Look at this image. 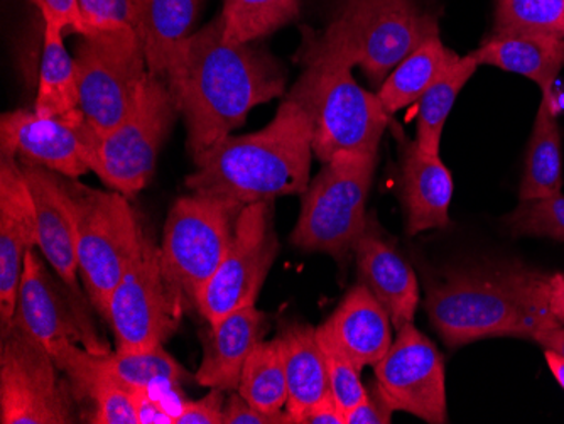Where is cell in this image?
Returning <instances> with one entry per match:
<instances>
[{
  "mask_svg": "<svg viewBox=\"0 0 564 424\" xmlns=\"http://www.w3.org/2000/svg\"><path fill=\"white\" fill-rule=\"evenodd\" d=\"M185 117L193 160L246 122L253 107L281 97L286 69L252 43L225 37L224 18L195 31L166 77Z\"/></svg>",
  "mask_w": 564,
  "mask_h": 424,
  "instance_id": "obj_1",
  "label": "cell"
},
{
  "mask_svg": "<svg viewBox=\"0 0 564 424\" xmlns=\"http://www.w3.org/2000/svg\"><path fill=\"white\" fill-rule=\"evenodd\" d=\"M312 154V117L288 95L264 129L227 135L196 157V171L186 178V188L242 207L303 195L310 185Z\"/></svg>",
  "mask_w": 564,
  "mask_h": 424,
  "instance_id": "obj_2",
  "label": "cell"
},
{
  "mask_svg": "<svg viewBox=\"0 0 564 424\" xmlns=\"http://www.w3.org/2000/svg\"><path fill=\"white\" fill-rule=\"evenodd\" d=\"M426 312L448 347L484 338L532 340L556 322L547 302V276L519 262L471 268L427 287Z\"/></svg>",
  "mask_w": 564,
  "mask_h": 424,
  "instance_id": "obj_3",
  "label": "cell"
},
{
  "mask_svg": "<svg viewBox=\"0 0 564 424\" xmlns=\"http://www.w3.org/2000/svg\"><path fill=\"white\" fill-rule=\"evenodd\" d=\"M303 75L290 91L313 122V154L323 164L338 153H372L389 126L377 94L360 87L340 53L304 33L300 53Z\"/></svg>",
  "mask_w": 564,
  "mask_h": 424,
  "instance_id": "obj_4",
  "label": "cell"
},
{
  "mask_svg": "<svg viewBox=\"0 0 564 424\" xmlns=\"http://www.w3.org/2000/svg\"><path fill=\"white\" fill-rule=\"evenodd\" d=\"M436 34L438 19L417 0H340L326 30L313 36L380 88L405 56Z\"/></svg>",
  "mask_w": 564,
  "mask_h": 424,
  "instance_id": "obj_5",
  "label": "cell"
},
{
  "mask_svg": "<svg viewBox=\"0 0 564 424\" xmlns=\"http://www.w3.org/2000/svg\"><path fill=\"white\" fill-rule=\"evenodd\" d=\"M63 189L75 224L76 258L94 308L107 316L110 296L141 246L144 229L131 198L101 192L62 174Z\"/></svg>",
  "mask_w": 564,
  "mask_h": 424,
  "instance_id": "obj_6",
  "label": "cell"
},
{
  "mask_svg": "<svg viewBox=\"0 0 564 424\" xmlns=\"http://www.w3.org/2000/svg\"><path fill=\"white\" fill-rule=\"evenodd\" d=\"M377 166L372 153H338L303 193L291 242L301 251L335 259L355 251L367 226L366 204Z\"/></svg>",
  "mask_w": 564,
  "mask_h": 424,
  "instance_id": "obj_7",
  "label": "cell"
},
{
  "mask_svg": "<svg viewBox=\"0 0 564 424\" xmlns=\"http://www.w3.org/2000/svg\"><path fill=\"white\" fill-rule=\"evenodd\" d=\"M177 112L167 81L148 73L129 113L95 142L90 171L113 192L134 198L151 182Z\"/></svg>",
  "mask_w": 564,
  "mask_h": 424,
  "instance_id": "obj_8",
  "label": "cell"
},
{
  "mask_svg": "<svg viewBox=\"0 0 564 424\" xmlns=\"http://www.w3.org/2000/svg\"><path fill=\"white\" fill-rule=\"evenodd\" d=\"M242 205L218 196H183L174 202L164 226L161 259L174 286L189 306L199 296L232 243Z\"/></svg>",
  "mask_w": 564,
  "mask_h": 424,
  "instance_id": "obj_9",
  "label": "cell"
},
{
  "mask_svg": "<svg viewBox=\"0 0 564 424\" xmlns=\"http://www.w3.org/2000/svg\"><path fill=\"white\" fill-rule=\"evenodd\" d=\"M73 59L80 110L98 141L134 106L149 73L144 43L134 31L87 34L76 44Z\"/></svg>",
  "mask_w": 564,
  "mask_h": 424,
  "instance_id": "obj_10",
  "label": "cell"
},
{
  "mask_svg": "<svg viewBox=\"0 0 564 424\" xmlns=\"http://www.w3.org/2000/svg\"><path fill=\"white\" fill-rule=\"evenodd\" d=\"M186 306V297L164 271L161 247L144 232L107 308L117 352L161 347L180 327Z\"/></svg>",
  "mask_w": 564,
  "mask_h": 424,
  "instance_id": "obj_11",
  "label": "cell"
},
{
  "mask_svg": "<svg viewBox=\"0 0 564 424\" xmlns=\"http://www.w3.org/2000/svg\"><path fill=\"white\" fill-rule=\"evenodd\" d=\"M43 345L14 328L0 341V423H76L69 381Z\"/></svg>",
  "mask_w": 564,
  "mask_h": 424,
  "instance_id": "obj_12",
  "label": "cell"
},
{
  "mask_svg": "<svg viewBox=\"0 0 564 424\" xmlns=\"http://www.w3.org/2000/svg\"><path fill=\"white\" fill-rule=\"evenodd\" d=\"M279 252L271 202H256L240 211L227 254L199 296L198 312L208 323L256 305Z\"/></svg>",
  "mask_w": 564,
  "mask_h": 424,
  "instance_id": "obj_13",
  "label": "cell"
},
{
  "mask_svg": "<svg viewBox=\"0 0 564 424\" xmlns=\"http://www.w3.org/2000/svg\"><path fill=\"white\" fill-rule=\"evenodd\" d=\"M8 328L43 345L50 354L65 344L80 345L95 356L110 354L109 345L95 331L82 300L63 281L58 283L51 276L34 249L25 256L18 306Z\"/></svg>",
  "mask_w": 564,
  "mask_h": 424,
  "instance_id": "obj_14",
  "label": "cell"
},
{
  "mask_svg": "<svg viewBox=\"0 0 564 424\" xmlns=\"http://www.w3.org/2000/svg\"><path fill=\"white\" fill-rule=\"evenodd\" d=\"M376 385L394 411L431 424L448 421L445 363L438 348L413 323L399 328L389 352L373 366Z\"/></svg>",
  "mask_w": 564,
  "mask_h": 424,
  "instance_id": "obj_15",
  "label": "cell"
},
{
  "mask_svg": "<svg viewBox=\"0 0 564 424\" xmlns=\"http://www.w3.org/2000/svg\"><path fill=\"white\" fill-rule=\"evenodd\" d=\"M95 135L87 126H75L58 117L15 110L0 119V154H11L22 163L80 178L90 171Z\"/></svg>",
  "mask_w": 564,
  "mask_h": 424,
  "instance_id": "obj_16",
  "label": "cell"
},
{
  "mask_svg": "<svg viewBox=\"0 0 564 424\" xmlns=\"http://www.w3.org/2000/svg\"><path fill=\"white\" fill-rule=\"evenodd\" d=\"M37 246V217L21 163L0 154V331L15 315L28 252Z\"/></svg>",
  "mask_w": 564,
  "mask_h": 424,
  "instance_id": "obj_17",
  "label": "cell"
},
{
  "mask_svg": "<svg viewBox=\"0 0 564 424\" xmlns=\"http://www.w3.org/2000/svg\"><path fill=\"white\" fill-rule=\"evenodd\" d=\"M21 163L25 182L30 185L37 217V247L44 259L55 269L59 281L82 300L78 286L75 224L63 189L62 174L40 164Z\"/></svg>",
  "mask_w": 564,
  "mask_h": 424,
  "instance_id": "obj_18",
  "label": "cell"
},
{
  "mask_svg": "<svg viewBox=\"0 0 564 424\" xmlns=\"http://www.w3.org/2000/svg\"><path fill=\"white\" fill-rule=\"evenodd\" d=\"M355 256L360 281L382 303L395 330L413 323L420 303L416 274L395 247L383 239L373 218H367Z\"/></svg>",
  "mask_w": 564,
  "mask_h": 424,
  "instance_id": "obj_19",
  "label": "cell"
},
{
  "mask_svg": "<svg viewBox=\"0 0 564 424\" xmlns=\"http://www.w3.org/2000/svg\"><path fill=\"white\" fill-rule=\"evenodd\" d=\"M51 356L72 384L76 403L94 404L90 423L139 424L131 385L117 378L101 356L75 344L59 345Z\"/></svg>",
  "mask_w": 564,
  "mask_h": 424,
  "instance_id": "obj_20",
  "label": "cell"
},
{
  "mask_svg": "<svg viewBox=\"0 0 564 424\" xmlns=\"http://www.w3.org/2000/svg\"><path fill=\"white\" fill-rule=\"evenodd\" d=\"M268 331V316L256 305L237 309L212 325L196 382L203 388L237 391L247 357Z\"/></svg>",
  "mask_w": 564,
  "mask_h": 424,
  "instance_id": "obj_21",
  "label": "cell"
},
{
  "mask_svg": "<svg viewBox=\"0 0 564 424\" xmlns=\"http://www.w3.org/2000/svg\"><path fill=\"white\" fill-rule=\"evenodd\" d=\"M391 316L366 284H358L318 327L350 357L357 369L376 366L392 345Z\"/></svg>",
  "mask_w": 564,
  "mask_h": 424,
  "instance_id": "obj_22",
  "label": "cell"
},
{
  "mask_svg": "<svg viewBox=\"0 0 564 424\" xmlns=\"http://www.w3.org/2000/svg\"><path fill=\"white\" fill-rule=\"evenodd\" d=\"M402 198L411 236L449 226L452 173L440 154L423 153L416 139L402 149Z\"/></svg>",
  "mask_w": 564,
  "mask_h": 424,
  "instance_id": "obj_23",
  "label": "cell"
},
{
  "mask_svg": "<svg viewBox=\"0 0 564 424\" xmlns=\"http://www.w3.org/2000/svg\"><path fill=\"white\" fill-rule=\"evenodd\" d=\"M478 66H497L518 73L540 85L541 91L553 90L554 80L564 66V37L550 34H492L470 53Z\"/></svg>",
  "mask_w": 564,
  "mask_h": 424,
  "instance_id": "obj_24",
  "label": "cell"
},
{
  "mask_svg": "<svg viewBox=\"0 0 564 424\" xmlns=\"http://www.w3.org/2000/svg\"><path fill=\"white\" fill-rule=\"evenodd\" d=\"M286 366V411L293 423L312 410L329 391L328 370L323 356L318 331L312 325L293 323L278 335Z\"/></svg>",
  "mask_w": 564,
  "mask_h": 424,
  "instance_id": "obj_25",
  "label": "cell"
},
{
  "mask_svg": "<svg viewBox=\"0 0 564 424\" xmlns=\"http://www.w3.org/2000/svg\"><path fill=\"white\" fill-rule=\"evenodd\" d=\"M34 112L41 117H58L75 126H87L78 102L75 59L65 46V31L50 22H43V53Z\"/></svg>",
  "mask_w": 564,
  "mask_h": 424,
  "instance_id": "obj_26",
  "label": "cell"
},
{
  "mask_svg": "<svg viewBox=\"0 0 564 424\" xmlns=\"http://www.w3.org/2000/svg\"><path fill=\"white\" fill-rule=\"evenodd\" d=\"M203 0H142V43L149 73L166 80L167 72L195 31Z\"/></svg>",
  "mask_w": 564,
  "mask_h": 424,
  "instance_id": "obj_27",
  "label": "cell"
},
{
  "mask_svg": "<svg viewBox=\"0 0 564 424\" xmlns=\"http://www.w3.org/2000/svg\"><path fill=\"white\" fill-rule=\"evenodd\" d=\"M563 189V139L553 107V90L543 91L535 116L522 174L521 199L561 195Z\"/></svg>",
  "mask_w": 564,
  "mask_h": 424,
  "instance_id": "obj_28",
  "label": "cell"
},
{
  "mask_svg": "<svg viewBox=\"0 0 564 424\" xmlns=\"http://www.w3.org/2000/svg\"><path fill=\"white\" fill-rule=\"evenodd\" d=\"M462 56L443 44L442 36H431L405 56L394 72L380 85L377 97L389 116L417 102L440 75Z\"/></svg>",
  "mask_w": 564,
  "mask_h": 424,
  "instance_id": "obj_29",
  "label": "cell"
},
{
  "mask_svg": "<svg viewBox=\"0 0 564 424\" xmlns=\"http://www.w3.org/2000/svg\"><path fill=\"white\" fill-rule=\"evenodd\" d=\"M477 59L471 55L462 56L455 65L440 75L426 94L417 100L416 142L426 154H440L443 129L455 106L459 91L477 72Z\"/></svg>",
  "mask_w": 564,
  "mask_h": 424,
  "instance_id": "obj_30",
  "label": "cell"
},
{
  "mask_svg": "<svg viewBox=\"0 0 564 424\" xmlns=\"http://www.w3.org/2000/svg\"><path fill=\"white\" fill-rule=\"evenodd\" d=\"M237 392L264 413H281L286 407V366L279 337L256 345L247 357Z\"/></svg>",
  "mask_w": 564,
  "mask_h": 424,
  "instance_id": "obj_31",
  "label": "cell"
},
{
  "mask_svg": "<svg viewBox=\"0 0 564 424\" xmlns=\"http://www.w3.org/2000/svg\"><path fill=\"white\" fill-rule=\"evenodd\" d=\"M301 0H225V37L256 43L300 18Z\"/></svg>",
  "mask_w": 564,
  "mask_h": 424,
  "instance_id": "obj_32",
  "label": "cell"
},
{
  "mask_svg": "<svg viewBox=\"0 0 564 424\" xmlns=\"http://www.w3.org/2000/svg\"><path fill=\"white\" fill-rule=\"evenodd\" d=\"M101 359L126 384L149 391L160 385L174 388L188 379L186 370L164 350L163 345L142 352L107 354Z\"/></svg>",
  "mask_w": 564,
  "mask_h": 424,
  "instance_id": "obj_33",
  "label": "cell"
},
{
  "mask_svg": "<svg viewBox=\"0 0 564 424\" xmlns=\"http://www.w3.org/2000/svg\"><path fill=\"white\" fill-rule=\"evenodd\" d=\"M564 37V0H497L494 34Z\"/></svg>",
  "mask_w": 564,
  "mask_h": 424,
  "instance_id": "obj_34",
  "label": "cell"
},
{
  "mask_svg": "<svg viewBox=\"0 0 564 424\" xmlns=\"http://www.w3.org/2000/svg\"><path fill=\"white\" fill-rule=\"evenodd\" d=\"M514 237H546L564 242V196L521 199L512 214L503 218Z\"/></svg>",
  "mask_w": 564,
  "mask_h": 424,
  "instance_id": "obj_35",
  "label": "cell"
},
{
  "mask_svg": "<svg viewBox=\"0 0 564 424\" xmlns=\"http://www.w3.org/2000/svg\"><path fill=\"white\" fill-rule=\"evenodd\" d=\"M316 331H318L319 345H322L323 356L326 360L329 391L337 399L338 406L345 416L348 411L366 401L369 389L362 384L360 369H357V366L351 362L350 357L319 328H316Z\"/></svg>",
  "mask_w": 564,
  "mask_h": 424,
  "instance_id": "obj_36",
  "label": "cell"
},
{
  "mask_svg": "<svg viewBox=\"0 0 564 424\" xmlns=\"http://www.w3.org/2000/svg\"><path fill=\"white\" fill-rule=\"evenodd\" d=\"M85 34L134 31L142 37V0H78Z\"/></svg>",
  "mask_w": 564,
  "mask_h": 424,
  "instance_id": "obj_37",
  "label": "cell"
},
{
  "mask_svg": "<svg viewBox=\"0 0 564 424\" xmlns=\"http://www.w3.org/2000/svg\"><path fill=\"white\" fill-rule=\"evenodd\" d=\"M33 4L40 9L43 22L62 28L65 34L84 36L85 24L78 0H33Z\"/></svg>",
  "mask_w": 564,
  "mask_h": 424,
  "instance_id": "obj_38",
  "label": "cell"
},
{
  "mask_svg": "<svg viewBox=\"0 0 564 424\" xmlns=\"http://www.w3.org/2000/svg\"><path fill=\"white\" fill-rule=\"evenodd\" d=\"M224 392L212 389L205 398L183 404L174 424H224Z\"/></svg>",
  "mask_w": 564,
  "mask_h": 424,
  "instance_id": "obj_39",
  "label": "cell"
},
{
  "mask_svg": "<svg viewBox=\"0 0 564 424\" xmlns=\"http://www.w3.org/2000/svg\"><path fill=\"white\" fill-rule=\"evenodd\" d=\"M224 424H294L293 417L288 413H264L247 403L246 399L237 392L230 395L225 403Z\"/></svg>",
  "mask_w": 564,
  "mask_h": 424,
  "instance_id": "obj_40",
  "label": "cell"
},
{
  "mask_svg": "<svg viewBox=\"0 0 564 424\" xmlns=\"http://www.w3.org/2000/svg\"><path fill=\"white\" fill-rule=\"evenodd\" d=\"M392 414H394V407L386 401L373 384L366 401L345 414V424H391Z\"/></svg>",
  "mask_w": 564,
  "mask_h": 424,
  "instance_id": "obj_41",
  "label": "cell"
},
{
  "mask_svg": "<svg viewBox=\"0 0 564 424\" xmlns=\"http://www.w3.org/2000/svg\"><path fill=\"white\" fill-rule=\"evenodd\" d=\"M131 392L139 424H174L176 416L164 410L163 404L158 403L156 399L152 398L149 389L131 385Z\"/></svg>",
  "mask_w": 564,
  "mask_h": 424,
  "instance_id": "obj_42",
  "label": "cell"
},
{
  "mask_svg": "<svg viewBox=\"0 0 564 424\" xmlns=\"http://www.w3.org/2000/svg\"><path fill=\"white\" fill-rule=\"evenodd\" d=\"M297 424H345V416L332 391L326 392L318 403L301 416Z\"/></svg>",
  "mask_w": 564,
  "mask_h": 424,
  "instance_id": "obj_43",
  "label": "cell"
},
{
  "mask_svg": "<svg viewBox=\"0 0 564 424\" xmlns=\"http://www.w3.org/2000/svg\"><path fill=\"white\" fill-rule=\"evenodd\" d=\"M532 340L544 347V350H553L564 357V323H551L546 328L538 331Z\"/></svg>",
  "mask_w": 564,
  "mask_h": 424,
  "instance_id": "obj_44",
  "label": "cell"
},
{
  "mask_svg": "<svg viewBox=\"0 0 564 424\" xmlns=\"http://www.w3.org/2000/svg\"><path fill=\"white\" fill-rule=\"evenodd\" d=\"M547 302L554 319L564 323V272L547 276Z\"/></svg>",
  "mask_w": 564,
  "mask_h": 424,
  "instance_id": "obj_45",
  "label": "cell"
},
{
  "mask_svg": "<svg viewBox=\"0 0 564 424\" xmlns=\"http://www.w3.org/2000/svg\"><path fill=\"white\" fill-rule=\"evenodd\" d=\"M544 357H546L547 367H550L557 384L564 389V357L553 352V350H544Z\"/></svg>",
  "mask_w": 564,
  "mask_h": 424,
  "instance_id": "obj_46",
  "label": "cell"
}]
</instances>
